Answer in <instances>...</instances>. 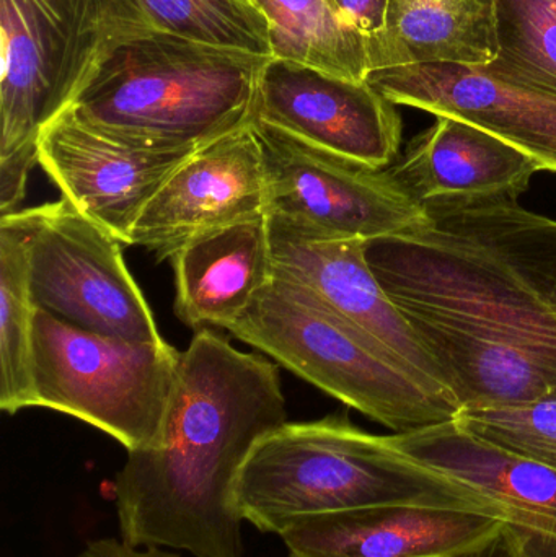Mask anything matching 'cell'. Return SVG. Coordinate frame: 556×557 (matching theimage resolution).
I'll return each mask as SVG.
<instances>
[{
	"label": "cell",
	"mask_w": 556,
	"mask_h": 557,
	"mask_svg": "<svg viewBox=\"0 0 556 557\" xmlns=\"http://www.w3.org/2000/svg\"><path fill=\"white\" fill-rule=\"evenodd\" d=\"M423 206L424 224L366 258L462 411L556 389L555 219L509 196Z\"/></svg>",
	"instance_id": "cell-1"
},
{
	"label": "cell",
	"mask_w": 556,
	"mask_h": 557,
	"mask_svg": "<svg viewBox=\"0 0 556 557\" xmlns=\"http://www.w3.org/2000/svg\"><path fill=\"white\" fill-rule=\"evenodd\" d=\"M287 422L277 363L196 331L180 357L159 447L127 454L113 483L120 540L193 557H244L237 483L255 445Z\"/></svg>",
	"instance_id": "cell-2"
},
{
	"label": "cell",
	"mask_w": 556,
	"mask_h": 557,
	"mask_svg": "<svg viewBox=\"0 0 556 557\" xmlns=\"http://www.w3.org/2000/svg\"><path fill=\"white\" fill-rule=\"evenodd\" d=\"M391 504L477 510L509 523L502 507L346 414L284 422L255 445L237 483L244 522L280 536L309 517Z\"/></svg>",
	"instance_id": "cell-3"
},
{
	"label": "cell",
	"mask_w": 556,
	"mask_h": 557,
	"mask_svg": "<svg viewBox=\"0 0 556 557\" xmlns=\"http://www.w3.org/2000/svg\"><path fill=\"white\" fill-rule=\"evenodd\" d=\"M271 58L150 32L114 48L69 108L127 146L198 150L254 121Z\"/></svg>",
	"instance_id": "cell-4"
},
{
	"label": "cell",
	"mask_w": 556,
	"mask_h": 557,
	"mask_svg": "<svg viewBox=\"0 0 556 557\" xmlns=\"http://www.w3.org/2000/svg\"><path fill=\"white\" fill-rule=\"evenodd\" d=\"M225 331L394 434L462 412L453 392L411 372L296 282L273 277Z\"/></svg>",
	"instance_id": "cell-5"
},
{
	"label": "cell",
	"mask_w": 556,
	"mask_h": 557,
	"mask_svg": "<svg viewBox=\"0 0 556 557\" xmlns=\"http://www.w3.org/2000/svg\"><path fill=\"white\" fill-rule=\"evenodd\" d=\"M182 352L74 326L38 308L33 330V408L72 416L127 454L159 447Z\"/></svg>",
	"instance_id": "cell-6"
},
{
	"label": "cell",
	"mask_w": 556,
	"mask_h": 557,
	"mask_svg": "<svg viewBox=\"0 0 556 557\" xmlns=\"http://www.w3.org/2000/svg\"><path fill=\"white\" fill-rule=\"evenodd\" d=\"M267 169L270 212L329 237L371 242L420 227L428 219L392 175L312 146L254 120Z\"/></svg>",
	"instance_id": "cell-7"
},
{
	"label": "cell",
	"mask_w": 556,
	"mask_h": 557,
	"mask_svg": "<svg viewBox=\"0 0 556 557\" xmlns=\"http://www.w3.org/2000/svg\"><path fill=\"white\" fill-rule=\"evenodd\" d=\"M123 247L65 199L48 202L29 247L36 307L90 333L129 343L163 341Z\"/></svg>",
	"instance_id": "cell-8"
},
{
	"label": "cell",
	"mask_w": 556,
	"mask_h": 557,
	"mask_svg": "<svg viewBox=\"0 0 556 557\" xmlns=\"http://www.w3.org/2000/svg\"><path fill=\"white\" fill-rule=\"evenodd\" d=\"M0 215L18 211L42 127L69 107V0H0Z\"/></svg>",
	"instance_id": "cell-9"
},
{
	"label": "cell",
	"mask_w": 556,
	"mask_h": 557,
	"mask_svg": "<svg viewBox=\"0 0 556 557\" xmlns=\"http://www.w3.org/2000/svg\"><path fill=\"white\" fill-rule=\"evenodd\" d=\"M254 120L374 169H388L400 157L397 104L369 81H348L299 62L271 58L264 65Z\"/></svg>",
	"instance_id": "cell-10"
},
{
	"label": "cell",
	"mask_w": 556,
	"mask_h": 557,
	"mask_svg": "<svg viewBox=\"0 0 556 557\" xmlns=\"http://www.w3.org/2000/svg\"><path fill=\"white\" fill-rule=\"evenodd\" d=\"M270 212L267 169L254 124L193 152L147 205L131 245L160 261L201 235Z\"/></svg>",
	"instance_id": "cell-11"
},
{
	"label": "cell",
	"mask_w": 556,
	"mask_h": 557,
	"mask_svg": "<svg viewBox=\"0 0 556 557\" xmlns=\"http://www.w3.org/2000/svg\"><path fill=\"white\" fill-rule=\"evenodd\" d=\"M193 152L118 143L82 123L69 107L38 139V165L62 199L123 245H131L144 209Z\"/></svg>",
	"instance_id": "cell-12"
},
{
	"label": "cell",
	"mask_w": 556,
	"mask_h": 557,
	"mask_svg": "<svg viewBox=\"0 0 556 557\" xmlns=\"http://www.w3.org/2000/svg\"><path fill=\"white\" fill-rule=\"evenodd\" d=\"M369 84L397 107L480 127L556 172V94L489 65L417 64L371 72Z\"/></svg>",
	"instance_id": "cell-13"
},
{
	"label": "cell",
	"mask_w": 556,
	"mask_h": 557,
	"mask_svg": "<svg viewBox=\"0 0 556 557\" xmlns=\"http://www.w3.org/2000/svg\"><path fill=\"white\" fill-rule=\"evenodd\" d=\"M268 222L274 277L302 285L411 372L447 388L369 267L365 240L317 234L276 214H268Z\"/></svg>",
	"instance_id": "cell-14"
},
{
	"label": "cell",
	"mask_w": 556,
	"mask_h": 557,
	"mask_svg": "<svg viewBox=\"0 0 556 557\" xmlns=\"http://www.w3.org/2000/svg\"><path fill=\"white\" fill-rule=\"evenodd\" d=\"M505 523L477 510L391 504L309 517L281 539L291 557H450Z\"/></svg>",
	"instance_id": "cell-15"
},
{
	"label": "cell",
	"mask_w": 556,
	"mask_h": 557,
	"mask_svg": "<svg viewBox=\"0 0 556 557\" xmlns=\"http://www.w3.org/2000/svg\"><path fill=\"white\" fill-rule=\"evenodd\" d=\"M408 457L472 487L502 507L509 523L542 546L556 549V470L485 441L457 419L392 434Z\"/></svg>",
	"instance_id": "cell-16"
},
{
	"label": "cell",
	"mask_w": 556,
	"mask_h": 557,
	"mask_svg": "<svg viewBox=\"0 0 556 557\" xmlns=\"http://www.w3.org/2000/svg\"><path fill=\"white\" fill-rule=\"evenodd\" d=\"M170 261L176 318L195 331H225L273 281L268 214L201 235Z\"/></svg>",
	"instance_id": "cell-17"
},
{
	"label": "cell",
	"mask_w": 556,
	"mask_h": 557,
	"mask_svg": "<svg viewBox=\"0 0 556 557\" xmlns=\"http://www.w3.org/2000/svg\"><path fill=\"white\" fill-rule=\"evenodd\" d=\"M388 169L421 205L440 198L519 199L541 172L532 157L511 144L446 116L415 137Z\"/></svg>",
	"instance_id": "cell-18"
},
{
	"label": "cell",
	"mask_w": 556,
	"mask_h": 557,
	"mask_svg": "<svg viewBox=\"0 0 556 557\" xmlns=\"http://www.w3.org/2000/svg\"><path fill=\"white\" fill-rule=\"evenodd\" d=\"M498 18L499 0H391L369 71L492 64L499 54Z\"/></svg>",
	"instance_id": "cell-19"
},
{
	"label": "cell",
	"mask_w": 556,
	"mask_h": 557,
	"mask_svg": "<svg viewBox=\"0 0 556 557\" xmlns=\"http://www.w3.org/2000/svg\"><path fill=\"white\" fill-rule=\"evenodd\" d=\"M46 205L0 215V409L33 408V330L38 307L29 287V247Z\"/></svg>",
	"instance_id": "cell-20"
},
{
	"label": "cell",
	"mask_w": 556,
	"mask_h": 557,
	"mask_svg": "<svg viewBox=\"0 0 556 557\" xmlns=\"http://www.w3.org/2000/svg\"><path fill=\"white\" fill-rule=\"evenodd\" d=\"M270 26L273 55L348 81H368L366 39L332 0H254Z\"/></svg>",
	"instance_id": "cell-21"
},
{
	"label": "cell",
	"mask_w": 556,
	"mask_h": 557,
	"mask_svg": "<svg viewBox=\"0 0 556 557\" xmlns=\"http://www.w3.org/2000/svg\"><path fill=\"white\" fill-rule=\"evenodd\" d=\"M144 32L273 55L270 26L254 0H118ZM274 58V55H273Z\"/></svg>",
	"instance_id": "cell-22"
},
{
	"label": "cell",
	"mask_w": 556,
	"mask_h": 557,
	"mask_svg": "<svg viewBox=\"0 0 556 557\" xmlns=\"http://www.w3.org/2000/svg\"><path fill=\"white\" fill-rule=\"evenodd\" d=\"M498 36L489 67L556 94V0H499Z\"/></svg>",
	"instance_id": "cell-23"
},
{
	"label": "cell",
	"mask_w": 556,
	"mask_h": 557,
	"mask_svg": "<svg viewBox=\"0 0 556 557\" xmlns=\"http://www.w3.org/2000/svg\"><path fill=\"white\" fill-rule=\"evenodd\" d=\"M457 421L485 441L556 470V389L521 405L469 409Z\"/></svg>",
	"instance_id": "cell-24"
},
{
	"label": "cell",
	"mask_w": 556,
	"mask_h": 557,
	"mask_svg": "<svg viewBox=\"0 0 556 557\" xmlns=\"http://www.w3.org/2000/svg\"><path fill=\"white\" fill-rule=\"evenodd\" d=\"M339 15L366 39L369 52L379 45L387 23L391 0H332Z\"/></svg>",
	"instance_id": "cell-25"
},
{
	"label": "cell",
	"mask_w": 556,
	"mask_h": 557,
	"mask_svg": "<svg viewBox=\"0 0 556 557\" xmlns=\"http://www.w3.org/2000/svg\"><path fill=\"white\" fill-rule=\"evenodd\" d=\"M450 557H541L534 542L506 522L496 535Z\"/></svg>",
	"instance_id": "cell-26"
},
{
	"label": "cell",
	"mask_w": 556,
	"mask_h": 557,
	"mask_svg": "<svg viewBox=\"0 0 556 557\" xmlns=\"http://www.w3.org/2000/svg\"><path fill=\"white\" fill-rule=\"evenodd\" d=\"M75 557H183L172 549L134 548L120 539H98L88 542Z\"/></svg>",
	"instance_id": "cell-27"
}]
</instances>
